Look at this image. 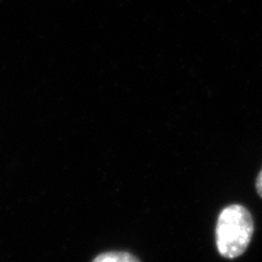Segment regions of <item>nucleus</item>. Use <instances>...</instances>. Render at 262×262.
I'll use <instances>...</instances> for the list:
<instances>
[{
    "label": "nucleus",
    "mask_w": 262,
    "mask_h": 262,
    "mask_svg": "<svg viewBox=\"0 0 262 262\" xmlns=\"http://www.w3.org/2000/svg\"><path fill=\"white\" fill-rule=\"evenodd\" d=\"M253 231V220L250 212L242 204H231L220 213L215 239L220 255L234 259L242 256L248 248Z\"/></svg>",
    "instance_id": "nucleus-1"
},
{
    "label": "nucleus",
    "mask_w": 262,
    "mask_h": 262,
    "mask_svg": "<svg viewBox=\"0 0 262 262\" xmlns=\"http://www.w3.org/2000/svg\"><path fill=\"white\" fill-rule=\"evenodd\" d=\"M93 262H140L135 256L128 252L111 251L97 256Z\"/></svg>",
    "instance_id": "nucleus-2"
},
{
    "label": "nucleus",
    "mask_w": 262,
    "mask_h": 262,
    "mask_svg": "<svg viewBox=\"0 0 262 262\" xmlns=\"http://www.w3.org/2000/svg\"><path fill=\"white\" fill-rule=\"evenodd\" d=\"M256 189H257L258 194L262 198V169L260 170V173L256 180Z\"/></svg>",
    "instance_id": "nucleus-3"
}]
</instances>
